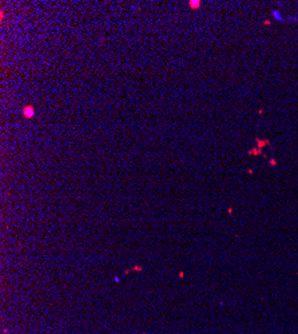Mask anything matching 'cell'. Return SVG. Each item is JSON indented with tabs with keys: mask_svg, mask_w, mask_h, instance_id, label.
Here are the masks:
<instances>
[{
	"mask_svg": "<svg viewBox=\"0 0 298 334\" xmlns=\"http://www.w3.org/2000/svg\"><path fill=\"white\" fill-rule=\"evenodd\" d=\"M188 5H190V8H199L200 7V1H198V0H191V1H188Z\"/></svg>",
	"mask_w": 298,
	"mask_h": 334,
	"instance_id": "obj_3",
	"label": "cell"
},
{
	"mask_svg": "<svg viewBox=\"0 0 298 334\" xmlns=\"http://www.w3.org/2000/svg\"><path fill=\"white\" fill-rule=\"evenodd\" d=\"M271 16H273L274 20L279 21V23H285V21H287V17L282 16V13H281L279 9H273V11H271Z\"/></svg>",
	"mask_w": 298,
	"mask_h": 334,
	"instance_id": "obj_1",
	"label": "cell"
},
{
	"mask_svg": "<svg viewBox=\"0 0 298 334\" xmlns=\"http://www.w3.org/2000/svg\"><path fill=\"white\" fill-rule=\"evenodd\" d=\"M257 142H258V146L262 147L263 144H267V142H263V140H261V139H257Z\"/></svg>",
	"mask_w": 298,
	"mask_h": 334,
	"instance_id": "obj_4",
	"label": "cell"
},
{
	"mask_svg": "<svg viewBox=\"0 0 298 334\" xmlns=\"http://www.w3.org/2000/svg\"><path fill=\"white\" fill-rule=\"evenodd\" d=\"M23 115H24L27 119L29 118H32L33 115H35V110H33V107L32 106H27L24 107V110H23Z\"/></svg>",
	"mask_w": 298,
	"mask_h": 334,
	"instance_id": "obj_2",
	"label": "cell"
}]
</instances>
